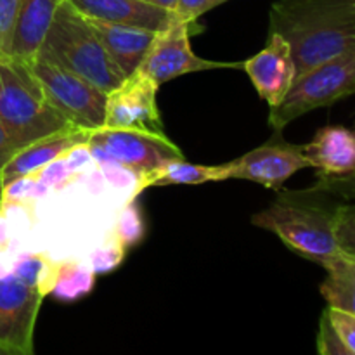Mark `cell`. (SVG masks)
<instances>
[{
  "label": "cell",
  "mask_w": 355,
  "mask_h": 355,
  "mask_svg": "<svg viewBox=\"0 0 355 355\" xmlns=\"http://www.w3.org/2000/svg\"><path fill=\"white\" fill-rule=\"evenodd\" d=\"M318 177H338L355 170V132L343 125H328L302 146Z\"/></svg>",
  "instance_id": "cell-15"
},
{
  "label": "cell",
  "mask_w": 355,
  "mask_h": 355,
  "mask_svg": "<svg viewBox=\"0 0 355 355\" xmlns=\"http://www.w3.org/2000/svg\"><path fill=\"white\" fill-rule=\"evenodd\" d=\"M0 123L17 149L75 128L54 110L26 62L0 58Z\"/></svg>",
  "instance_id": "cell-4"
},
{
  "label": "cell",
  "mask_w": 355,
  "mask_h": 355,
  "mask_svg": "<svg viewBox=\"0 0 355 355\" xmlns=\"http://www.w3.org/2000/svg\"><path fill=\"white\" fill-rule=\"evenodd\" d=\"M225 180L224 165H196V163L182 159H172L156 170L139 177L137 191L148 187L162 186H198L205 182H218Z\"/></svg>",
  "instance_id": "cell-18"
},
{
  "label": "cell",
  "mask_w": 355,
  "mask_h": 355,
  "mask_svg": "<svg viewBox=\"0 0 355 355\" xmlns=\"http://www.w3.org/2000/svg\"><path fill=\"white\" fill-rule=\"evenodd\" d=\"M26 64L49 103L71 127L87 132L104 127L107 94L42 54Z\"/></svg>",
  "instance_id": "cell-6"
},
{
  "label": "cell",
  "mask_w": 355,
  "mask_h": 355,
  "mask_svg": "<svg viewBox=\"0 0 355 355\" xmlns=\"http://www.w3.org/2000/svg\"><path fill=\"white\" fill-rule=\"evenodd\" d=\"M354 132H355V125H354Z\"/></svg>",
  "instance_id": "cell-33"
},
{
  "label": "cell",
  "mask_w": 355,
  "mask_h": 355,
  "mask_svg": "<svg viewBox=\"0 0 355 355\" xmlns=\"http://www.w3.org/2000/svg\"><path fill=\"white\" fill-rule=\"evenodd\" d=\"M2 201H3V182H2V177H0V207H2Z\"/></svg>",
  "instance_id": "cell-32"
},
{
  "label": "cell",
  "mask_w": 355,
  "mask_h": 355,
  "mask_svg": "<svg viewBox=\"0 0 355 355\" xmlns=\"http://www.w3.org/2000/svg\"><path fill=\"white\" fill-rule=\"evenodd\" d=\"M269 31L290 44L297 78L355 44V0H279Z\"/></svg>",
  "instance_id": "cell-1"
},
{
  "label": "cell",
  "mask_w": 355,
  "mask_h": 355,
  "mask_svg": "<svg viewBox=\"0 0 355 355\" xmlns=\"http://www.w3.org/2000/svg\"><path fill=\"white\" fill-rule=\"evenodd\" d=\"M189 23L177 19L158 31L149 47L148 54L142 59L137 71L151 80L156 87L170 82L187 73L208 71V69L241 68L243 62L210 61L194 54L189 42Z\"/></svg>",
  "instance_id": "cell-8"
},
{
  "label": "cell",
  "mask_w": 355,
  "mask_h": 355,
  "mask_svg": "<svg viewBox=\"0 0 355 355\" xmlns=\"http://www.w3.org/2000/svg\"><path fill=\"white\" fill-rule=\"evenodd\" d=\"M90 23L106 47L107 54L125 76H130L132 73L137 71L158 33V31L128 26V24H113L96 19H90Z\"/></svg>",
  "instance_id": "cell-17"
},
{
  "label": "cell",
  "mask_w": 355,
  "mask_h": 355,
  "mask_svg": "<svg viewBox=\"0 0 355 355\" xmlns=\"http://www.w3.org/2000/svg\"><path fill=\"white\" fill-rule=\"evenodd\" d=\"M16 151H17V148L14 146V142L10 141L9 135H7L3 125L0 123V168L6 165L7 159H9Z\"/></svg>",
  "instance_id": "cell-30"
},
{
  "label": "cell",
  "mask_w": 355,
  "mask_h": 355,
  "mask_svg": "<svg viewBox=\"0 0 355 355\" xmlns=\"http://www.w3.org/2000/svg\"><path fill=\"white\" fill-rule=\"evenodd\" d=\"M318 350L322 355H349L326 312H322L321 322H319Z\"/></svg>",
  "instance_id": "cell-26"
},
{
  "label": "cell",
  "mask_w": 355,
  "mask_h": 355,
  "mask_svg": "<svg viewBox=\"0 0 355 355\" xmlns=\"http://www.w3.org/2000/svg\"><path fill=\"white\" fill-rule=\"evenodd\" d=\"M342 200L321 189L286 194L252 217V224L274 232L295 253L324 262L342 253L336 239V210Z\"/></svg>",
  "instance_id": "cell-2"
},
{
  "label": "cell",
  "mask_w": 355,
  "mask_h": 355,
  "mask_svg": "<svg viewBox=\"0 0 355 355\" xmlns=\"http://www.w3.org/2000/svg\"><path fill=\"white\" fill-rule=\"evenodd\" d=\"M277 134L266 144L252 149L246 155L224 163L225 180L241 179L257 182L267 189L281 191L283 184L300 170L309 168L311 162L302 146L290 144Z\"/></svg>",
  "instance_id": "cell-10"
},
{
  "label": "cell",
  "mask_w": 355,
  "mask_h": 355,
  "mask_svg": "<svg viewBox=\"0 0 355 355\" xmlns=\"http://www.w3.org/2000/svg\"><path fill=\"white\" fill-rule=\"evenodd\" d=\"M96 283V272L78 262H59L51 295L59 302H76L89 295Z\"/></svg>",
  "instance_id": "cell-20"
},
{
  "label": "cell",
  "mask_w": 355,
  "mask_h": 355,
  "mask_svg": "<svg viewBox=\"0 0 355 355\" xmlns=\"http://www.w3.org/2000/svg\"><path fill=\"white\" fill-rule=\"evenodd\" d=\"M224 2H227V0H177L173 16L184 23L193 24L198 17Z\"/></svg>",
  "instance_id": "cell-28"
},
{
  "label": "cell",
  "mask_w": 355,
  "mask_h": 355,
  "mask_svg": "<svg viewBox=\"0 0 355 355\" xmlns=\"http://www.w3.org/2000/svg\"><path fill=\"white\" fill-rule=\"evenodd\" d=\"M55 270H58V263L42 253H19L9 266V272H12L30 286L37 288L45 297L51 295Z\"/></svg>",
  "instance_id": "cell-21"
},
{
  "label": "cell",
  "mask_w": 355,
  "mask_h": 355,
  "mask_svg": "<svg viewBox=\"0 0 355 355\" xmlns=\"http://www.w3.org/2000/svg\"><path fill=\"white\" fill-rule=\"evenodd\" d=\"M319 266L326 270L321 295L329 307L355 314V255L342 252Z\"/></svg>",
  "instance_id": "cell-19"
},
{
  "label": "cell",
  "mask_w": 355,
  "mask_h": 355,
  "mask_svg": "<svg viewBox=\"0 0 355 355\" xmlns=\"http://www.w3.org/2000/svg\"><path fill=\"white\" fill-rule=\"evenodd\" d=\"M324 312L328 314L329 321H331L333 328H335L336 335L342 340L347 352H349V355H355V314L329 307V305L326 307Z\"/></svg>",
  "instance_id": "cell-24"
},
{
  "label": "cell",
  "mask_w": 355,
  "mask_h": 355,
  "mask_svg": "<svg viewBox=\"0 0 355 355\" xmlns=\"http://www.w3.org/2000/svg\"><path fill=\"white\" fill-rule=\"evenodd\" d=\"M142 2L153 3V6L163 7V9H166V10H172V12H173V9H175V3H177V0H142Z\"/></svg>",
  "instance_id": "cell-31"
},
{
  "label": "cell",
  "mask_w": 355,
  "mask_h": 355,
  "mask_svg": "<svg viewBox=\"0 0 355 355\" xmlns=\"http://www.w3.org/2000/svg\"><path fill=\"white\" fill-rule=\"evenodd\" d=\"M123 253L125 248L118 241L110 248L97 250L96 253H92V270L96 274H104L116 269L123 260Z\"/></svg>",
  "instance_id": "cell-29"
},
{
  "label": "cell",
  "mask_w": 355,
  "mask_h": 355,
  "mask_svg": "<svg viewBox=\"0 0 355 355\" xmlns=\"http://www.w3.org/2000/svg\"><path fill=\"white\" fill-rule=\"evenodd\" d=\"M352 94H355V44L295 80L283 103L270 110L269 123L274 130H283L297 118L331 106Z\"/></svg>",
  "instance_id": "cell-5"
},
{
  "label": "cell",
  "mask_w": 355,
  "mask_h": 355,
  "mask_svg": "<svg viewBox=\"0 0 355 355\" xmlns=\"http://www.w3.org/2000/svg\"><path fill=\"white\" fill-rule=\"evenodd\" d=\"M159 87L142 73L134 71L106 97L104 127L137 128L148 132H165L159 114L156 92Z\"/></svg>",
  "instance_id": "cell-11"
},
{
  "label": "cell",
  "mask_w": 355,
  "mask_h": 355,
  "mask_svg": "<svg viewBox=\"0 0 355 355\" xmlns=\"http://www.w3.org/2000/svg\"><path fill=\"white\" fill-rule=\"evenodd\" d=\"M336 239L342 252L355 255V201H342L336 210Z\"/></svg>",
  "instance_id": "cell-23"
},
{
  "label": "cell",
  "mask_w": 355,
  "mask_h": 355,
  "mask_svg": "<svg viewBox=\"0 0 355 355\" xmlns=\"http://www.w3.org/2000/svg\"><path fill=\"white\" fill-rule=\"evenodd\" d=\"M61 2L62 0H21L7 58L30 62L38 54Z\"/></svg>",
  "instance_id": "cell-16"
},
{
  "label": "cell",
  "mask_w": 355,
  "mask_h": 355,
  "mask_svg": "<svg viewBox=\"0 0 355 355\" xmlns=\"http://www.w3.org/2000/svg\"><path fill=\"white\" fill-rule=\"evenodd\" d=\"M142 236H144L142 215L137 205H130V207L125 208L116 224V241L123 248H128V246H134L135 243L141 241Z\"/></svg>",
  "instance_id": "cell-22"
},
{
  "label": "cell",
  "mask_w": 355,
  "mask_h": 355,
  "mask_svg": "<svg viewBox=\"0 0 355 355\" xmlns=\"http://www.w3.org/2000/svg\"><path fill=\"white\" fill-rule=\"evenodd\" d=\"M21 0H0V58L9 54L10 35Z\"/></svg>",
  "instance_id": "cell-27"
},
{
  "label": "cell",
  "mask_w": 355,
  "mask_h": 355,
  "mask_svg": "<svg viewBox=\"0 0 355 355\" xmlns=\"http://www.w3.org/2000/svg\"><path fill=\"white\" fill-rule=\"evenodd\" d=\"M85 149L99 163L111 162L141 177L158 166L182 159L179 146L165 132H148L137 128L101 127L90 132Z\"/></svg>",
  "instance_id": "cell-7"
},
{
  "label": "cell",
  "mask_w": 355,
  "mask_h": 355,
  "mask_svg": "<svg viewBox=\"0 0 355 355\" xmlns=\"http://www.w3.org/2000/svg\"><path fill=\"white\" fill-rule=\"evenodd\" d=\"M45 295L14 276L0 272V352L33 354V333Z\"/></svg>",
  "instance_id": "cell-9"
},
{
  "label": "cell",
  "mask_w": 355,
  "mask_h": 355,
  "mask_svg": "<svg viewBox=\"0 0 355 355\" xmlns=\"http://www.w3.org/2000/svg\"><path fill=\"white\" fill-rule=\"evenodd\" d=\"M89 135L90 132L87 130L69 128V130L59 132V134L49 135V137L38 139L31 144L23 146L0 168L3 187L7 184L14 182V180L37 175L52 162L64 158L69 153L76 151V149L85 148Z\"/></svg>",
  "instance_id": "cell-13"
},
{
  "label": "cell",
  "mask_w": 355,
  "mask_h": 355,
  "mask_svg": "<svg viewBox=\"0 0 355 355\" xmlns=\"http://www.w3.org/2000/svg\"><path fill=\"white\" fill-rule=\"evenodd\" d=\"M241 69H245L259 96L269 104L270 110L283 103L297 80L290 44L276 31H269L262 51L243 62Z\"/></svg>",
  "instance_id": "cell-12"
},
{
  "label": "cell",
  "mask_w": 355,
  "mask_h": 355,
  "mask_svg": "<svg viewBox=\"0 0 355 355\" xmlns=\"http://www.w3.org/2000/svg\"><path fill=\"white\" fill-rule=\"evenodd\" d=\"M38 54L76 73L104 94H110L127 78L107 54L90 19L68 0L59 3Z\"/></svg>",
  "instance_id": "cell-3"
},
{
  "label": "cell",
  "mask_w": 355,
  "mask_h": 355,
  "mask_svg": "<svg viewBox=\"0 0 355 355\" xmlns=\"http://www.w3.org/2000/svg\"><path fill=\"white\" fill-rule=\"evenodd\" d=\"M315 189L326 191L342 201H355V170L347 175L319 177Z\"/></svg>",
  "instance_id": "cell-25"
},
{
  "label": "cell",
  "mask_w": 355,
  "mask_h": 355,
  "mask_svg": "<svg viewBox=\"0 0 355 355\" xmlns=\"http://www.w3.org/2000/svg\"><path fill=\"white\" fill-rule=\"evenodd\" d=\"M89 19L162 31L173 21L172 10L142 0H68Z\"/></svg>",
  "instance_id": "cell-14"
}]
</instances>
